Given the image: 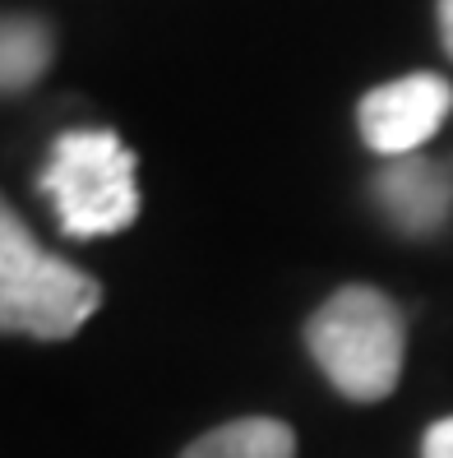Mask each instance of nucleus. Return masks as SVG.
Segmentation results:
<instances>
[{"label": "nucleus", "instance_id": "obj_1", "mask_svg": "<svg viewBox=\"0 0 453 458\" xmlns=\"http://www.w3.org/2000/svg\"><path fill=\"white\" fill-rule=\"evenodd\" d=\"M306 347L338 394L380 403L398 389V375H403L407 325L384 292L342 287L306 325Z\"/></svg>", "mask_w": 453, "mask_h": 458}, {"label": "nucleus", "instance_id": "obj_2", "mask_svg": "<svg viewBox=\"0 0 453 458\" xmlns=\"http://www.w3.org/2000/svg\"><path fill=\"white\" fill-rule=\"evenodd\" d=\"M42 195L51 199L65 236H112L139 213L135 153L112 130L61 134L42 172Z\"/></svg>", "mask_w": 453, "mask_h": 458}, {"label": "nucleus", "instance_id": "obj_3", "mask_svg": "<svg viewBox=\"0 0 453 458\" xmlns=\"http://www.w3.org/2000/svg\"><path fill=\"white\" fill-rule=\"evenodd\" d=\"M97 301L102 287L88 274L46 255L33 274L0 283V334H33L42 343H61L84 329Z\"/></svg>", "mask_w": 453, "mask_h": 458}, {"label": "nucleus", "instance_id": "obj_4", "mask_svg": "<svg viewBox=\"0 0 453 458\" xmlns=\"http://www.w3.org/2000/svg\"><path fill=\"white\" fill-rule=\"evenodd\" d=\"M449 112H453V84L421 70L370 89L361 98L357 121H361V140L393 163V157H412L444 125Z\"/></svg>", "mask_w": 453, "mask_h": 458}, {"label": "nucleus", "instance_id": "obj_5", "mask_svg": "<svg viewBox=\"0 0 453 458\" xmlns=\"http://www.w3.org/2000/svg\"><path fill=\"white\" fill-rule=\"evenodd\" d=\"M375 199L407 236H431L453 213V181L431 157H393L375 181Z\"/></svg>", "mask_w": 453, "mask_h": 458}, {"label": "nucleus", "instance_id": "obj_6", "mask_svg": "<svg viewBox=\"0 0 453 458\" xmlns=\"http://www.w3.org/2000/svg\"><path fill=\"white\" fill-rule=\"evenodd\" d=\"M180 458H297V436L287 421L241 417L199 436Z\"/></svg>", "mask_w": 453, "mask_h": 458}, {"label": "nucleus", "instance_id": "obj_7", "mask_svg": "<svg viewBox=\"0 0 453 458\" xmlns=\"http://www.w3.org/2000/svg\"><path fill=\"white\" fill-rule=\"evenodd\" d=\"M51 61V33L38 19H0V93L29 89Z\"/></svg>", "mask_w": 453, "mask_h": 458}, {"label": "nucleus", "instance_id": "obj_8", "mask_svg": "<svg viewBox=\"0 0 453 458\" xmlns=\"http://www.w3.org/2000/svg\"><path fill=\"white\" fill-rule=\"evenodd\" d=\"M42 259H46V250L38 246V236L23 227V218L5 199H0V283H14L23 274H33Z\"/></svg>", "mask_w": 453, "mask_h": 458}, {"label": "nucleus", "instance_id": "obj_9", "mask_svg": "<svg viewBox=\"0 0 453 458\" xmlns=\"http://www.w3.org/2000/svg\"><path fill=\"white\" fill-rule=\"evenodd\" d=\"M421 458H453V417L435 421L421 440Z\"/></svg>", "mask_w": 453, "mask_h": 458}, {"label": "nucleus", "instance_id": "obj_10", "mask_svg": "<svg viewBox=\"0 0 453 458\" xmlns=\"http://www.w3.org/2000/svg\"><path fill=\"white\" fill-rule=\"evenodd\" d=\"M440 33H444V51L453 56V0H440Z\"/></svg>", "mask_w": 453, "mask_h": 458}]
</instances>
